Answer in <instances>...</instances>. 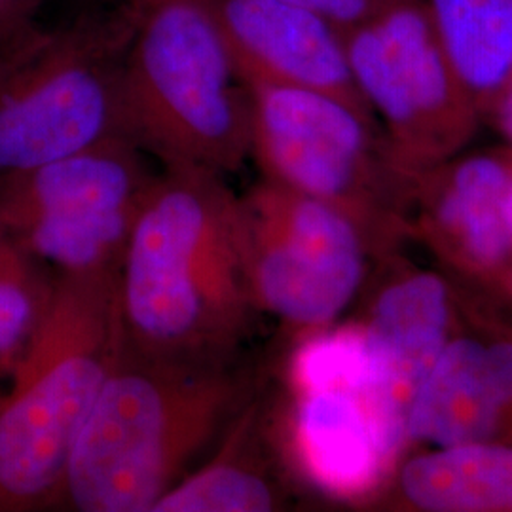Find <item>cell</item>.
<instances>
[{"instance_id":"1","label":"cell","mask_w":512,"mask_h":512,"mask_svg":"<svg viewBox=\"0 0 512 512\" xmlns=\"http://www.w3.org/2000/svg\"><path fill=\"white\" fill-rule=\"evenodd\" d=\"M238 194L224 175L164 165L118 268L122 340L150 355L234 361L258 310L239 253Z\"/></svg>"},{"instance_id":"2","label":"cell","mask_w":512,"mask_h":512,"mask_svg":"<svg viewBox=\"0 0 512 512\" xmlns=\"http://www.w3.org/2000/svg\"><path fill=\"white\" fill-rule=\"evenodd\" d=\"M256 397L234 361L150 355L124 340L63 478L55 511L152 512Z\"/></svg>"},{"instance_id":"3","label":"cell","mask_w":512,"mask_h":512,"mask_svg":"<svg viewBox=\"0 0 512 512\" xmlns=\"http://www.w3.org/2000/svg\"><path fill=\"white\" fill-rule=\"evenodd\" d=\"M120 346L118 268L57 272L50 310L0 378V512L57 509Z\"/></svg>"},{"instance_id":"4","label":"cell","mask_w":512,"mask_h":512,"mask_svg":"<svg viewBox=\"0 0 512 512\" xmlns=\"http://www.w3.org/2000/svg\"><path fill=\"white\" fill-rule=\"evenodd\" d=\"M120 112L124 137L162 165L226 177L251 158V92L205 0H156L139 10Z\"/></svg>"},{"instance_id":"5","label":"cell","mask_w":512,"mask_h":512,"mask_svg":"<svg viewBox=\"0 0 512 512\" xmlns=\"http://www.w3.org/2000/svg\"><path fill=\"white\" fill-rule=\"evenodd\" d=\"M139 10L110 6L0 42V177L124 137L120 78Z\"/></svg>"},{"instance_id":"6","label":"cell","mask_w":512,"mask_h":512,"mask_svg":"<svg viewBox=\"0 0 512 512\" xmlns=\"http://www.w3.org/2000/svg\"><path fill=\"white\" fill-rule=\"evenodd\" d=\"M253 101L251 158L262 179L344 211L376 247L416 183L391 158L378 122L325 93L245 82Z\"/></svg>"},{"instance_id":"7","label":"cell","mask_w":512,"mask_h":512,"mask_svg":"<svg viewBox=\"0 0 512 512\" xmlns=\"http://www.w3.org/2000/svg\"><path fill=\"white\" fill-rule=\"evenodd\" d=\"M239 253L258 311L304 334L329 329L359 293L374 249L329 203L260 179L238 196Z\"/></svg>"},{"instance_id":"8","label":"cell","mask_w":512,"mask_h":512,"mask_svg":"<svg viewBox=\"0 0 512 512\" xmlns=\"http://www.w3.org/2000/svg\"><path fill=\"white\" fill-rule=\"evenodd\" d=\"M344 37L353 80L408 179L416 183L467 147L482 116L421 0H403Z\"/></svg>"},{"instance_id":"9","label":"cell","mask_w":512,"mask_h":512,"mask_svg":"<svg viewBox=\"0 0 512 512\" xmlns=\"http://www.w3.org/2000/svg\"><path fill=\"white\" fill-rule=\"evenodd\" d=\"M289 380L300 473L338 499L374 494L393 469L370 404L363 325L310 332L294 351Z\"/></svg>"},{"instance_id":"10","label":"cell","mask_w":512,"mask_h":512,"mask_svg":"<svg viewBox=\"0 0 512 512\" xmlns=\"http://www.w3.org/2000/svg\"><path fill=\"white\" fill-rule=\"evenodd\" d=\"M361 325L370 404L385 458L395 469L408 444L410 406L454 336L452 289L429 270L395 275L380 287Z\"/></svg>"},{"instance_id":"11","label":"cell","mask_w":512,"mask_h":512,"mask_svg":"<svg viewBox=\"0 0 512 512\" xmlns=\"http://www.w3.org/2000/svg\"><path fill=\"white\" fill-rule=\"evenodd\" d=\"M205 2L245 82L325 93L374 118L349 69L344 31L336 25L287 0Z\"/></svg>"},{"instance_id":"12","label":"cell","mask_w":512,"mask_h":512,"mask_svg":"<svg viewBox=\"0 0 512 512\" xmlns=\"http://www.w3.org/2000/svg\"><path fill=\"white\" fill-rule=\"evenodd\" d=\"M421 232L456 268L501 277L512 268V147L452 160L421 175Z\"/></svg>"},{"instance_id":"13","label":"cell","mask_w":512,"mask_h":512,"mask_svg":"<svg viewBox=\"0 0 512 512\" xmlns=\"http://www.w3.org/2000/svg\"><path fill=\"white\" fill-rule=\"evenodd\" d=\"M126 137L0 177V219L14 232L42 224L101 219L137 209L154 171Z\"/></svg>"},{"instance_id":"14","label":"cell","mask_w":512,"mask_h":512,"mask_svg":"<svg viewBox=\"0 0 512 512\" xmlns=\"http://www.w3.org/2000/svg\"><path fill=\"white\" fill-rule=\"evenodd\" d=\"M408 444L433 448L512 439V410L497 384L486 340L452 336L410 406Z\"/></svg>"},{"instance_id":"15","label":"cell","mask_w":512,"mask_h":512,"mask_svg":"<svg viewBox=\"0 0 512 512\" xmlns=\"http://www.w3.org/2000/svg\"><path fill=\"white\" fill-rule=\"evenodd\" d=\"M260 403L253 399L211 456L165 492L152 512H270L281 490L260 444Z\"/></svg>"},{"instance_id":"16","label":"cell","mask_w":512,"mask_h":512,"mask_svg":"<svg viewBox=\"0 0 512 512\" xmlns=\"http://www.w3.org/2000/svg\"><path fill=\"white\" fill-rule=\"evenodd\" d=\"M399 490L420 511L512 512V444L433 448L404 463Z\"/></svg>"},{"instance_id":"17","label":"cell","mask_w":512,"mask_h":512,"mask_svg":"<svg viewBox=\"0 0 512 512\" xmlns=\"http://www.w3.org/2000/svg\"><path fill=\"white\" fill-rule=\"evenodd\" d=\"M475 109L486 118L512 78V0H421Z\"/></svg>"},{"instance_id":"18","label":"cell","mask_w":512,"mask_h":512,"mask_svg":"<svg viewBox=\"0 0 512 512\" xmlns=\"http://www.w3.org/2000/svg\"><path fill=\"white\" fill-rule=\"evenodd\" d=\"M57 272L33 255L0 219V378L19 355L54 298Z\"/></svg>"},{"instance_id":"19","label":"cell","mask_w":512,"mask_h":512,"mask_svg":"<svg viewBox=\"0 0 512 512\" xmlns=\"http://www.w3.org/2000/svg\"><path fill=\"white\" fill-rule=\"evenodd\" d=\"M302 6L313 14L327 19L340 31L348 33L353 27L363 25L368 19L376 18L387 8L403 0H287Z\"/></svg>"},{"instance_id":"20","label":"cell","mask_w":512,"mask_h":512,"mask_svg":"<svg viewBox=\"0 0 512 512\" xmlns=\"http://www.w3.org/2000/svg\"><path fill=\"white\" fill-rule=\"evenodd\" d=\"M44 0H0V42L29 25Z\"/></svg>"},{"instance_id":"21","label":"cell","mask_w":512,"mask_h":512,"mask_svg":"<svg viewBox=\"0 0 512 512\" xmlns=\"http://www.w3.org/2000/svg\"><path fill=\"white\" fill-rule=\"evenodd\" d=\"M486 120L492 122L495 131L503 137L505 145L512 147V78L495 99L492 109L488 110Z\"/></svg>"},{"instance_id":"22","label":"cell","mask_w":512,"mask_h":512,"mask_svg":"<svg viewBox=\"0 0 512 512\" xmlns=\"http://www.w3.org/2000/svg\"><path fill=\"white\" fill-rule=\"evenodd\" d=\"M110 6H128L133 10H143L148 4L156 2V0H109Z\"/></svg>"},{"instance_id":"23","label":"cell","mask_w":512,"mask_h":512,"mask_svg":"<svg viewBox=\"0 0 512 512\" xmlns=\"http://www.w3.org/2000/svg\"><path fill=\"white\" fill-rule=\"evenodd\" d=\"M511 274H512V268H511Z\"/></svg>"}]
</instances>
